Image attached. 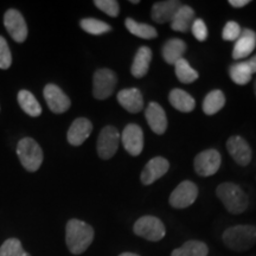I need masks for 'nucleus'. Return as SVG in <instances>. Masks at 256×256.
<instances>
[{
    "instance_id": "nucleus-3",
    "label": "nucleus",
    "mask_w": 256,
    "mask_h": 256,
    "mask_svg": "<svg viewBox=\"0 0 256 256\" xmlns=\"http://www.w3.org/2000/svg\"><path fill=\"white\" fill-rule=\"evenodd\" d=\"M216 194L230 214L238 215L248 209V194L238 185L234 183L220 184L217 188Z\"/></svg>"
},
{
    "instance_id": "nucleus-17",
    "label": "nucleus",
    "mask_w": 256,
    "mask_h": 256,
    "mask_svg": "<svg viewBox=\"0 0 256 256\" xmlns=\"http://www.w3.org/2000/svg\"><path fill=\"white\" fill-rule=\"evenodd\" d=\"M92 132V124L86 118H78L70 126L66 139L72 146L82 145Z\"/></svg>"
},
{
    "instance_id": "nucleus-40",
    "label": "nucleus",
    "mask_w": 256,
    "mask_h": 256,
    "mask_svg": "<svg viewBox=\"0 0 256 256\" xmlns=\"http://www.w3.org/2000/svg\"><path fill=\"white\" fill-rule=\"evenodd\" d=\"M254 92H255V96H256V80H255V82H254Z\"/></svg>"
},
{
    "instance_id": "nucleus-29",
    "label": "nucleus",
    "mask_w": 256,
    "mask_h": 256,
    "mask_svg": "<svg viewBox=\"0 0 256 256\" xmlns=\"http://www.w3.org/2000/svg\"><path fill=\"white\" fill-rule=\"evenodd\" d=\"M174 70L177 78L182 83L188 84V83L194 82L198 78V72L188 64V62L185 58L179 60L177 63L174 64Z\"/></svg>"
},
{
    "instance_id": "nucleus-13",
    "label": "nucleus",
    "mask_w": 256,
    "mask_h": 256,
    "mask_svg": "<svg viewBox=\"0 0 256 256\" xmlns=\"http://www.w3.org/2000/svg\"><path fill=\"white\" fill-rule=\"evenodd\" d=\"M226 150L229 154L240 166H247L252 162V151L247 140L240 136H230L226 142Z\"/></svg>"
},
{
    "instance_id": "nucleus-16",
    "label": "nucleus",
    "mask_w": 256,
    "mask_h": 256,
    "mask_svg": "<svg viewBox=\"0 0 256 256\" xmlns=\"http://www.w3.org/2000/svg\"><path fill=\"white\" fill-rule=\"evenodd\" d=\"M145 116L147 124L151 130L158 136H162L166 132L168 128V119H166V113L162 107L156 102H150L147 106Z\"/></svg>"
},
{
    "instance_id": "nucleus-32",
    "label": "nucleus",
    "mask_w": 256,
    "mask_h": 256,
    "mask_svg": "<svg viewBox=\"0 0 256 256\" xmlns=\"http://www.w3.org/2000/svg\"><path fill=\"white\" fill-rule=\"evenodd\" d=\"M95 6L100 8L102 12L110 16V17H118L119 16V2L115 0H95Z\"/></svg>"
},
{
    "instance_id": "nucleus-39",
    "label": "nucleus",
    "mask_w": 256,
    "mask_h": 256,
    "mask_svg": "<svg viewBox=\"0 0 256 256\" xmlns=\"http://www.w3.org/2000/svg\"><path fill=\"white\" fill-rule=\"evenodd\" d=\"M130 2H132V4H139V2H138V0H132Z\"/></svg>"
},
{
    "instance_id": "nucleus-34",
    "label": "nucleus",
    "mask_w": 256,
    "mask_h": 256,
    "mask_svg": "<svg viewBox=\"0 0 256 256\" xmlns=\"http://www.w3.org/2000/svg\"><path fill=\"white\" fill-rule=\"evenodd\" d=\"M241 31H242L241 26H240L236 22H228L223 28L222 37L224 40H228V42L236 40L240 37V34H241Z\"/></svg>"
},
{
    "instance_id": "nucleus-19",
    "label": "nucleus",
    "mask_w": 256,
    "mask_h": 256,
    "mask_svg": "<svg viewBox=\"0 0 256 256\" xmlns=\"http://www.w3.org/2000/svg\"><path fill=\"white\" fill-rule=\"evenodd\" d=\"M118 101L130 113H139L144 108L142 94L136 88H128L120 90L118 94Z\"/></svg>"
},
{
    "instance_id": "nucleus-11",
    "label": "nucleus",
    "mask_w": 256,
    "mask_h": 256,
    "mask_svg": "<svg viewBox=\"0 0 256 256\" xmlns=\"http://www.w3.org/2000/svg\"><path fill=\"white\" fill-rule=\"evenodd\" d=\"M44 98H46L48 107L50 110L55 114H62L66 112L72 106L70 98L64 94L62 89L58 86L54 84V83H49L46 86L43 92Z\"/></svg>"
},
{
    "instance_id": "nucleus-28",
    "label": "nucleus",
    "mask_w": 256,
    "mask_h": 256,
    "mask_svg": "<svg viewBox=\"0 0 256 256\" xmlns=\"http://www.w3.org/2000/svg\"><path fill=\"white\" fill-rule=\"evenodd\" d=\"M226 104V96L222 90H212L206 96L203 102V112L206 115H214Z\"/></svg>"
},
{
    "instance_id": "nucleus-25",
    "label": "nucleus",
    "mask_w": 256,
    "mask_h": 256,
    "mask_svg": "<svg viewBox=\"0 0 256 256\" xmlns=\"http://www.w3.org/2000/svg\"><path fill=\"white\" fill-rule=\"evenodd\" d=\"M209 248L204 242L188 241L180 248L174 249L171 256H208Z\"/></svg>"
},
{
    "instance_id": "nucleus-5",
    "label": "nucleus",
    "mask_w": 256,
    "mask_h": 256,
    "mask_svg": "<svg viewBox=\"0 0 256 256\" xmlns=\"http://www.w3.org/2000/svg\"><path fill=\"white\" fill-rule=\"evenodd\" d=\"M136 235L151 242L164 238L166 230L164 223L154 216H144L136 220L133 226Z\"/></svg>"
},
{
    "instance_id": "nucleus-7",
    "label": "nucleus",
    "mask_w": 256,
    "mask_h": 256,
    "mask_svg": "<svg viewBox=\"0 0 256 256\" xmlns=\"http://www.w3.org/2000/svg\"><path fill=\"white\" fill-rule=\"evenodd\" d=\"M121 140V136L119 130L113 126H107L100 132L98 138V144H96V150L98 154L101 159L108 160L114 156L119 148V144Z\"/></svg>"
},
{
    "instance_id": "nucleus-12",
    "label": "nucleus",
    "mask_w": 256,
    "mask_h": 256,
    "mask_svg": "<svg viewBox=\"0 0 256 256\" xmlns=\"http://www.w3.org/2000/svg\"><path fill=\"white\" fill-rule=\"evenodd\" d=\"M121 142L128 154L138 156L144 150V132L142 127L136 124H130L124 127Z\"/></svg>"
},
{
    "instance_id": "nucleus-27",
    "label": "nucleus",
    "mask_w": 256,
    "mask_h": 256,
    "mask_svg": "<svg viewBox=\"0 0 256 256\" xmlns=\"http://www.w3.org/2000/svg\"><path fill=\"white\" fill-rule=\"evenodd\" d=\"M124 25H126V28L130 34L139 38H142V40H153V38L158 36L156 30L151 25L138 23L132 18H127L124 20Z\"/></svg>"
},
{
    "instance_id": "nucleus-15",
    "label": "nucleus",
    "mask_w": 256,
    "mask_h": 256,
    "mask_svg": "<svg viewBox=\"0 0 256 256\" xmlns=\"http://www.w3.org/2000/svg\"><path fill=\"white\" fill-rule=\"evenodd\" d=\"M256 48V32L250 28H243L241 34L235 40L232 49V58L238 60L248 57Z\"/></svg>"
},
{
    "instance_id": "nucleus-10",
    "label": "nucleus",
    "mask_w": 256,
    "mask_h": 256,
    "mask_svg": "<svg viewBox=\"0 0 256 256\" xmlns=\"http://www.w3.org/2000/svg\"><path fill=\"white\" fill-rule=\"evenodd\" d=\"M4 25L10 36L17 43H23L28 37V25L20 12L10 8L4 16Z\"/></svg>"
},
{
    "instance_id": "nucleus-8",
    "label": "nucleus",
    "mask_w": 256,
    "mask_h": 256,
    "mask_svg": "<svg viewBox=\"0 0 256 256\" xmlns=\"http://www.w3.org/2000/svg\"><path fill=\"white\" fill-rule=\"evenodd\" d=\"M198 196V188L190 180H184L172 191L170 196V206L174 209H185L192 206Z\"/></svg>"
},
{
    "instance_id": "nucleus-20",
    "label": "nucleus",
    "mask_w": 256,
    "mask_h": 256,
    "mask_svg": "<svg viewBox=\"0 0 256 256\" xmlns=\"http://www.w3.org/2000/svg\"><path fill=\"white\" fill-rule=\"evenodd\" d=\"M152 60V51L150 48L142 46L136 51V56H134L132 68H130V72L134 78H142L144 76L147 75L150 69V63Z\"/></svg>"
},
{
    "instance_id": "nucleus-24",
    "label": "nucleus",
    "mask_w": 256,
    "mask_h": 256,
    "mask_svg": "<svg viewBox=\"0 0 256 256\" xmlns=\"http://www.w3.org/2000/svg\"><path fill=\"white\" fill-rule=\"evenodd\" d=\"M18 104L25 113L32 118H38L42 114V107L34 95L28 90H20L18 92Z\"/></svg>"
},
{
    "instance_id": "nucleus-33",
    "label": "nucleus",
    "mask_w": 256,
    "mask_h": 256,
    "mask_svg": "<svg viewBox=\"0 0 256 256\" xmlns=\"http://www.w3.org/2000/svg\"><path fill=\"white\" fill-rule=\"evenodd\" d=\"M12 55L8 44L2 36H0V69L6 70L11 66Z\"/></svg>"
},
{
    "instance_id": "nucleus-21",
    "label": "nucleus",
    "mask_w": 256,
    "mask_h": 256,
    "mask_svg": "<svg viewBox=\"0 0 256 256\" xmlns=\"http://www.w3.org/2000/svg\"><path fill=\"white\" fill-rule=\"evenodd\" d=\"M194 20V11L188 5H182L171 20V28L178 32H188Z\"/></svg>"
},
{
    "instance_id": "nucleus-1",
    "label": "nucleus",
    "mask_w": 256,
    "mask_h": 256,
    "mask_svg": "<svg viewBox=\"0 0 256 256\" xmlns=\"http://www.w3.org/2000/svg\"><path fill=\"white\" fill-rule=\"evenodd\" d=\"M94 240V229L80 220H70L66 228V242L69 250L80 255L87 250Z\"/></svg>"
},
{
    "instance_id": "nucleus-4",
    "label": "nucleus",
    "mask_w": 256,
    "mask_h": 256,
    "mask_svg": "<svg viewBox=\"0 0 256 256\" xmlns=\"http://www.w3.org/2000/svg\"><path fill=\"white\" fill-rule=\"evenodd\" d=\"M17 154L22 165L28 172H34L43 162V151L32 138H23L17 145Z\"/></svg>"
},
{
    "instance_id": "nucleus-31",
    "label": "nucleus",
    "mask_w": 256,
    "mask_h": 256,
    "mask_svg": "<svg viewBox=\"0 0 256 256\" xmlns=\"http://www.w3.org/2000/svg\"><path fill=\"white\" fill-rule=\"evenodd\" d=\"M0 256H31L22 247V243L17 238H8L0 247Z\"/></svg>"
},
{
    "instance_id": "nucleus-26",
    "label": "nucleus",
    "mask_w": 256,
    "mask_h": 256,
    "mask_svg": "<svg viewBox=\"0 0 256 256\" xmlns=\"http://www.w3.org/2000/svg\"><path fill=\"white\" fill-rule=\"evenodd\" d=\"M252 70L247 62H236L229 68V76L234 83L238 86H246L252 81Z\"/></svg>"
},
{
    "instance_id": "nucleus-14",
    "label": "nucleus",
    "mask_w": 256,
    "mask_h": 256,
    "mask_svg": "<svg viewBox=\"0 0 256 256\" xmlns=\"http://www.w3.org/2000/svg\"><path fill=\"white\" fill-rule=\"evenodd\" d=\"M170 168V162L168 159L162 156H154L147 162L142 172V183L144 185H151L166 174Z\"/></svg>"
},
{
    "instance_id": "nucleus-23",
    "label": "nucleus",
    "mask_w": 256,
    "mask_h": 256,
    "mask_svg": "<svg viewBox=\"0 0 256 256\" xmlns=\"http://www.w3.org/2000/svg\"><path fill=\"white\" fill-rule=\"evenodd\" d=\"M170 104L176 110L183 113H190L194 110L196 101L192 96L182 89H174L168 95Z\"/></svg>"
},
{
    "instance_id": "nucleus-6",
    "label": "nucleus",
    "mask_w": 256,
    "mask_h": 256,
    "mask_svg": "<svg viewBox=\"0 0 256 256\" xmlns=\"http://www.w3.org/2000/svg\"><path fill=\"white\" fill-rule=\"evenodd\" d=\"M118 78L110 69L96 70L92 78V95L98 100H106L114 92Z\"/></svg>"
},
{
    "instance_id": "nucleus-36",
    "label": "nucleus",
    "mask_w": 256,
    "mask_h": 256,
    "mask_svg": "<svg viewBox=\"0 0 256 256\" xmlns=\"http://www.w3.org/2000/svg\"><path fill=\"white\" fill-rule=\"evenodd\" d=\"M249 0H229V4L232 6V8H244L246 5L249 4Z\"/></svg>"
},
{
    "instance_id": "nucleus-2",
    "label": "nucleus",
    "mask_w": 256,
    "mask_h": 256,
    "mask_svg": "<svg viewBox=\"0 0 256 256\" xmlns=\"http://www.w3.org/2000/svg\"><path fill=\"white\" fill-rule=\"evenodd\" d=\"M223 242L229 249L246 252L256 243V226L249 224L230 226L223 232Z\"/></svg>"
},
{
    "instance_id": "nucleus-22",
    "label": "nucleus",
    "mask_w": 256,
    "mask_h": 256,
    "mask_svg": "<svg viewBox=\"0 0 256 256\" xmlns=\"http://www.w3.org/2000/svg\"><path fill=\"white\" fill-rule=\"evenodd\" d=\"M185 51H186L185 42L179 38H172L166 42L165 46H162V57H164L165 62L174 66L179 60L183 58Z\"/></svg>"
},
{
    "instance_id": "nucleus-37",
    "label": "nucleus",
    "mask_w": 256,
    "mask_h": 256,
    "mask_svg": "<svg viewBox=\"0 0 256 256\" xmlns=\"http://www.w3.org/2000/svg\"><path fill=\"white\" fill-rule=\"evenodd\" d=\"M246 62L248 63L249 68H250V70H252V74H255L256 72V55L252 56L250 60H246Z\"/></svg>"
},
{
    "instance_id": "nucleus-9",
    "label": "nucleus",
    "mask_w": 256,
    "mask_h": 256,
    "mask_svg": "<svg viewBox=\"0 0 256 256\" xmlns=\"http://www.w3.org/2000/svg\"><path fill=\"white\" fill-rule=\"evenodd\" d=\"M220 162H222V158L217 150H206L198 153L194 158V171L202 177H210L218 171Z\"/></svg>"
},
{
    "instance_id": "nucleus-30",
    "label": "nucleus",
    "mask_w": 256,
    "mask_h": 256,
    "mask_svg": "<svg viewBox=\"0 0 256 256\" xmlns=\"http://www.w3.org/2000/svg\"><path fill=\"white\" fill-rule=\"evenodd\" d=\"M81 28L88 34H94V36H100V34H107V32L112 31L110 25H108L104 22L98 20L95 18H84L80 22Z\"/></svg>"
},
{
    "instance_id": "nucleus-18",
    "label": "nucleus",
    "mask_w": 256,
    "mask_h": 256,
    "mask_svg": "<svg viewBox=\"0 0 256 256\" xmlns=\"http://www.w3.org/2000/svg\"><path fill=\"white\" fill-rule=\"evenodd\" d=\"M182 6V2L178 0H166L158 2L152 6V19L158 24H164L170 22L174 17L176 12Z\"/></svg>"
},
{
    "instance_id": "nucleus-38",
    "label": "nucleus",
    "mask_w": 256,
    "mask_h": 256,
    "mask_svg": "<svg viewBox=\"0 0 256 256\" xmlns=\"http://www.w3.org/2000/svg\"><path fill=\"white\" fill-rule=\"evenodd\" d=\"M119 256H139V255L134 254V252H122V254H120Z\"/></svg>"
},
{
    "instance_id": "nucleus-35",
    "label": "nucleus",
    "mask_w": 256,
    "mask_h": 256,
    "mask_svg": "<svg viewBox=\"0 0 256 256\" xmlns=\"http://www.w3.org/2000/svg\"><path fill=\"white\" fill-rule=\"evenodd\" d=\"M191 31L194 38L200 42L206 40L208 38V28L203 19H194L191 25Z\"/></svg>"
}]
</instances>
